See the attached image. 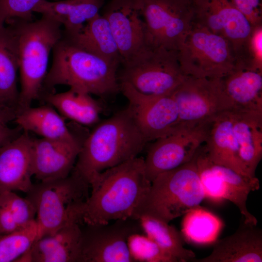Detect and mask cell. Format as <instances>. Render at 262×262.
<instances>
[{"label":"cell","instance_id":"6da1fadb","mask_svg":"<svg viewBox=\"0 0 262 262\" xmlns=\"http://www.w3.org/2000/svg\"><path fill=\"white\" fill-rule=\"evenodd\" d=\"M89 184L91 193L83 205L82 224L99 225L133 219L151 182L144 159L137 157L98 174Z\"/></svg>","mask_w":262,"mask_h":262},{"label":"cell","instance_id":"7a4b0ae2","mask_svg":"<svg viewBox=\"0 0 262 262\" xmlns=\"http://www.w3.org/2000/svg\"><path fill=\"white\" fill-rule=\"evenodd\" d=\"M147 143L127 107L87 137L72 170L89 183L98 174L138 157Z\"/></svg>","mask_w":262,"mask_h":262},{"label":"cell","instance_id":"3957f363","mask_svg":"<svg viewBox=\"0 0 262 262\" xmlns=\"http://www.w3.org/2000/svg\"><path fill=\"white\" fill-rule=\"evenodd\" d=\"M52 52V63L44 82L43 92L58 85L99 97L120 90L119 65L80 48L63 35Z\"/></svg>","mask_w":262,"mask_h":262},{"label":"cell","instance_id":"277c9868","mask_svg":"<svg viewBox=\"0 0 262 262\" xmlns=\"http://www.w3.org/2000/svg\"><path fill=\"white\" fill-rule=\"evenodd\" d=\"M6 23L12 25L17 37L20 81L18 113L41 97L49 55L62 37L63 30L58 22L45 16L36 20L11 19Z\"/></svg>","mask_w":262,"mask_h":262},{"label":"cell","instance_id":"5b68a950","mask_svg":"<svg viewBox=\"0 0 262 262\" xmlns=\"http://www.w3.org/2000/svg\"><path fill=\"white\" fill-rule=\"evenodd\" d=\"M196 154L188 162L155 178L133 219L147 214L169 223L200 206L205 195L197 170Z\"/></svg>","mask_w":262,"mask_h":262},{"label":"cell","instance_id":"8992f818","mask_svg":"<svg viewBox=\"0 0 262 262\" xmlns=\"http://www.w3.org/2000/svg\"><path fill=\"white\" fill-rule=\"evenodd\" d=\"M89 188V184L73 170L67 177L33 184L26 197L36 209L40 237L71 223L82 224Z\"/></svg>","mask_w":262,"mask_h":262},{"label":"cell","instance_id":"52a82bcc","mask_svg":"<svg viewBox=\"0 0 262 262\" xmlns=\"http://www.w3.org/2000/svg\"><path fill=\"white\" fill-rule=\"evenodd\" d=\"M119 82L129 84L146 96L171 95L185 75L180 68L178 51L152 47L132 61L122 65Z\"/></svg>","mask_w":262,"mask_h":262},{"label":"cell","instance_id":"ba28073f","mask_svg":"<svg viewBox=\"0 0 262 262\" xmlns=\"http://www.w3.org/2000/svg\"><path fill=\"white\" fill-rule=\"evenodd\" d=\"M178 57L183 74L196 78L221 79L236 64L227 40L193 23Z\"/></svg>","mask_w":262,"mask_h":262},{"label":"cell","instance_id":"9c48e42d","mask_svg":"<svg viewBox=\"0 0 262 262\" xmlns=\"http://www.w3.org/2000/svg\"><path fill=\"white\" fill-rule=\"evenodd\" d=\"M193 23L229 43L235 66L253 68L250 43L254 28L232 0H193Z\"/></svg>","mask_w":262,"mask_h":262},{"label":"cell","instance_id":"30bf717a","mask_svg":"<svg viewBox=\"0 0 262 262\" xmlns=\"http://www.w3.org/2000/svg\"><path fill=\"white\" fill-rule=\"evenodd\" d=\"M135 1L153 45L178 51L193 25V0Z\"/></svg>","mask_w":262,"mask_h":262},{"label":"cell","instance_id":"8fae6325","mask_svg":"<svg viewBox=\"0 0 262 262\" xmlns=\"http://www.w3.org/2000/svg\"><path fill=\"white\" fill-rule=\"evenodd\" d=\"M212 120L181 125L171 133L153 141L144 159L146 174L151 183L158 175L193 159L205 143Z\"/></svg>","mask_w":262,"mask_h":262},{"label":"cell","instance_id":"7c38bea8","mask_svg":"<svg viewBox=\"0 0 262 262\" xmlns=\"http://www.w3.org/2000/svg\"><path fill=\"white\" fill-rule=\"evenodd\" d=\"M171 96L177 105L180 125L211 121L232 109L221 79L185 76Z\"/></svg>","mask_w":262,"mask_h":262},{"label":"cell","instance_id":"4fadbf2b","mask_svg":"<svg viewBox=\"0 0 262 262\" xmlns=\"http://www.w3.org/2000/svg\"><path fill=\"white\" fill-rule=\"evenodd\" d=\"M114 221L85 224L81 229L79 262H134L127 241L131 234L142 232L138 221L128 219Z\"/></svg>","mask_w":262,"mask_h":262},{"label":"cell","instance_id":"5bb4252c","mask_svg":"<svg viewBox=\"0 0 262 262\" xmlns=\"http://www.w3.org/2000/svg\"><path fill=\"white\" fill-rule=\"evenodd\" d=\"M119 52L121 64L154 47L135 0H111L102 7Z\"/></svg>","mask_w":262,"mask_h":262},{"label":"cell","instance_id":"9a60e30c","mask_svg":"<svg viewBox=\"0 0 262 262\" xmlns=\"http://www.w3.org/2000/svg\"><path fill=\"white\" fill-rule=\"evenodd\" d=\"M119 84L120 90L129 101L128 107L147 142L168 135L180 126L177 105L171 95L147 96L127 83Z\"/></svg>","mask_w":262,"mask_h":262},{"label":"cell","instance_id":"2e32d148","mask_svg":"<svg viewBox=\"0 0 262 262\" xmlns=\"http://www.w3.org/2000/svg\"><path fill=\"white\" fill-rule=\"evenodd\" d=\"M82 143L79 141L33 138V176L40 181L67 177L73 169Z\"/></svg>","mask_w":262,"mask_h":262},{"label":"cell","instance_id":"e0dca14e","mask_svg":"<svg viewBox=\"0 0 262 262\" xmlns=\"http://www.w3.org/2000/svg\"><path fill=\"white\" fill-rule=\"evenodd\" d=\"M32 139L23 131L0 148V194L15 191L27 193L32 188Z\"/></svg>","mask_w":262,"mask_h":262},{"label":"cell","instance_id":"ac0fdd59","mask_svg":"<svg viewBox=\"0 0 262 262\" xmlns=\"http://www.w3.org/2000/svg\"><path fill=\"white\" fill-rule=\"evenodd\" d=\"M196 262H262V230L244 222L232 234L215 241L211 253Z\"/></svg>","mask_w":262,"mask_h":262},{"label":"cell","instance_id":"d6986e66","mask_svg":"<svg viewBox=\"0 0 262 262\" xmlns=\"http://www.w3.org/2000/svg\"><path fill=\"white\" fill-rule=\"evenodd\" d=\"M80 225L71 223L42 236L17 262H79Z\"/></svg>","mask_w":262,"mask_h":262},{"label":"cell","instance_id":"ffe728a7","mask_svg":"<svg viewBox=\"0 0 262 262\" xmlns=\"http://www.w3.org/2000/svg\"><path fill=\"white\" fill-rule=\"evenodd\" d=\"M232 111L233 132L242 170L247 177L255 178L262 158V112Z\"/></svg>","mask_w":262,"mask_h":262},{"label":"cell","instance_id":"44dd1931","mask_svg":"<svg viewBox=\"0 0 262 262\" xmlns=\"http://www.w3.org/2000/svg\"><path fill=\"white\" fill-rule=\"evenodd\" d=\"M233 122L232 110L217 115L211 122L206 141L202 147L213 163L246 176L239 160L238 148L233 132Z\"/></svg>","mask_w":262,"mask_h":262},{"label":"cell","instance_id":"7402d4cb","mask_svg":"<svg viewBox=\"0 0 262 262\" xmlns=\"http://www.w3.org/2000/svg\"><path fill=\"white\" fill-rule=\"evenodd\" d=\"M104 0H42L33 9V13L48 16L64 27L63 34L73 35L99 14Z\"/></svg>","mask_w":262,"mask_h":262},{"label":"cell","instance_id":"603a6c76","mask_svg":"<svg viewBox=\"0 0 262 262\" xmlns=\"http://www.w3.org/2000/svg\"><path fill=\"white\" fill-rule=\"evenodd\" d=\"M221 80L232 110L262 112V71L235 66Z\"/></svg>","mask_w":262,"mask_h":262},{"label":"cell","instance_id":"cb8c5ba5","mask_svg":"<svg viewBox=\"0 0 262 262\" xmlns=\"http://www.w3.org/2000/svg\"><path fill=\"white\" fill-rule=\"evenodd\" d=\"M0 25V104L17 114L18 55L16 33L11 24Z\"/></svg>","mask_w":262,"mask_h":262},{"label":"cell","instance_id":"d4e9b609","mask_svg":"<svg viewBox=\"0 0 262 262\" xmlns=\"http://www.w3.org/2000/svg\"><path fill=\"white\" fill-rule=\"evenodd\" d=\"M63 35L80 48L119 66L121 58L106 17L100 13L88 21L77 33Z\"/></svg>","mask_w":262,"mask_h":262},{"label":"cell","instance_id":"484cf974","mask_svg":"<svg viewBox=\"0 0 262 262\" xmlns=\"http://www.w3.org/2000/svg\"><path fill=\"white\" fill-rule=\"evenodd\" d=\"M14 120L23 131H32L42 138L79 141L68 129L64 117L50 105L30 107L17 113Z\"/></svg>","mask_w":262,"mask_h":262},{"label":"cell","instance_id":"4316f807","mask_svg":"<svg viewBox=\"0 0 262 262\" xmlns=\"http://www.w3.org/2000/svg\"><path fill=\"white\" fill-rule=\"evenodd\" d=\"M42 95L44 100L63 117L85 126L93 125L99 121L101 107L89 94L70 88L66 92H46Z\"/></svg>","mask_w":262,"mask_h":262},{"label":"cell","instance_id":"83f0119b","mask_svg":"<svg viewBox=\"0 0 262 262\" xmlns=\"http://www.w3.org/2000/svg\"><path fill=\"white\" fill-rule=\"evenodd\" d=\"M135 220L142 232L176 262L193 261L196 258L193 251L184 247L182 234L169 223L147 214L140 215Z\"/></svg>","mask_w":262,"mask_h":262},{"label":"cell","instance_id":"f1b7e54d","mask_svg":"<svg viewBox=\"0 0 262 262\" xmlns=\"http://www.w3.org/2000/svg\"><path fill=\"white\" fill-rule=\"evenodd\" d=\"M211 163L220 179L222 199L229 200L238 208L244 217L245 223L257 225V218L247 208L246 201L249 193L260 188L258 178H251L229 168L215 164L212 161Z\"/></svg>","mask_w":262,"mask_h":262},{"label":"cell","instance_id":"f546056e","mask_svg":"<svg viewBox=\"0 0 262 262\" xmlns=\"http://www.w3.org/2000/svg\"><path fill=\"white\" fill-rule=\"evenodd\" d=\"M184 215L181 234L189 241L204 244L215 240L222 227L217 216L200 206Z\"/></svg>","mask_w":262,"mask_h":262},{"label":"cell","instance_id":"4dcf8cb0","mask_svg":"<svg viewBox=\"0 0 262 262\" xmlns=\"http://www.w3.org/2000/svg\"><path fill=\"white\" fill-rule=\"evenodd\" d=\"M39 237L36 219L13 232L0 235V262H17Z\"/></svg>","mask_w":262,"mask_h":262},{"label":"cell","instance_id":"1f68e13d","mask_svg":"<svg viewBox=\"0 0 262 262\" xmlns=\"http://www.w3.org/2000/svg\"><path fill=\"white\" fill-rule=\"evenodd\" d=\"M128 246L134 262H176L154 241L142 232L131 234Z\"/></svg>","mask_w":262,"mask_h":262},{"label":"cell","instance_id":"d6a6232c","mask_svg":"<svg viewBox=\"0 0 262 262\" xmlns=\"http://www.w3.org/2000/svg\"><path fill=\"white\" fill-rule=\"evenodd\" d=\"M0 201L10 210L19 228L35 220L36 209L27 197L23 198L13 191H8L0 194Z\"/></svg>","mask_w":262,"mask_h":262},{"label":"cell","instance_id":"836d02e7","mask_svg":"<svg viewBox=\"0 0 262 262\" xmlns=\"http://www.w3.org/2000/svg\"><path fill=\"white\" fill-rule=\"evenodd\" d=\"M42 0H0V25L11 19L33 20V9Z\"/></svg>","mask_w":262,"mask_h":262},{"label":"cell","instance_id":"e575fe53","mask_svg":"<svg viewBox=\"0 0 262 262\" xmlns=\"http://www.w3.org/2000/svg\"><path fill=\"white\" fill-rule=\"evenodd\" d=\"M253 27L262 26V0H232Z\"/></svg>","mask_w":262,"mask_h":262},{"label":"cell","instance_id":"d590c367","mask_svg":"<svg viewBox=\"0 0 262 262\" xmlns=\"http://www.w3.org/2000/svg\"><path fill=\"white\" fill-rule=\"evenodd\" d=\"M262 26L254 27L250 43V54L253 68L262 71Z\"/></svg>","mask_w":262,"mask_h":262},{"label":"cell","instance_id":"8d00e7d4","mask_svg":"<svg viewBox=\"0 0 262 262\" xmlns=\"http://www.w3.org/2000/svg\"><path fill=\"white\" fill-rule=\"evenodd\" d=\"M19 228L8 208L0 201V234L13 232Z\"/></svg>","mask_w":262,"mask_h":262},{"label":"cell","instance_id":"74e56055","mask_svg":"<svg viewBox=\"0 0 262 262\" xmlns=\"http://www.w3.org/2000/svg\"><path fill=\"white\" fill-rule=\"evenodd\" d=\"M22 131V129L18 126L11 128L7 124L0 123V148L17 138Z\"/></svg>","mask_w":262,"mask_h":262},{"label":"cell","instance_id":"f35d334b","mask_svg":"<svg viewBox=\"0 0 262 262\" xmlns=\"http://www.w3.org/2000/svg\"><path fill=\"white\" fill-rule=\"evenodd\" d=\"M16 113L8 109L0 104V123L7 124L12 120H14Z\"/></svg>","mask_w":262,"mask_h":262},{"label":"cell","instance_id":"ab89813d","mask_svg":"<svg viewBox=\"0 0 262 262\" xmlns=\"http://www.w3.org/2000/svg\"></svg>","mask_w":262,"mask_h":262}]
</instances>
